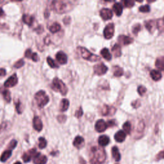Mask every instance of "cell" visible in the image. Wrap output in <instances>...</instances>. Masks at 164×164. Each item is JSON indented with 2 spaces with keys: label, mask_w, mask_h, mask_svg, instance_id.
Listing matches in <instances>:
<instances>
[{
  "label": "cell",
  "mask_w": 164,
  "mask_h": 164,
  "mask_svg": "<svg viewBox=\"0 0 164 164\" xmlns=\"http://www.w3.org/2000/svg\"><path fill=\"white\" fill-rule=\"evenodd\" d=\"M106 160V153L104 149L99 146L92 148L90 151V162L91 164H102Z\"/></svg>",
  "instance_id": "cell-1"
},
{
  "label": "cell",
  "mask_w": 164,
  "mask_h": 164,
  "mask_svg": "<svg viewBox=\"0 0 164 164\" xmlns=\"http://www.w3.org/2000/svg\"><path fill=\"white\" fill-rule=\"evenodd\" d=\"M52 9L58 14H64L71 11L73 5L69 2L54 1L51 3Z\"/></svg>",
  "instance_id": "cell-2"
},
{
  "label": "cell",
  "mask_w": 164,
  "mask_h": 164,
  "mask_svg": "<svg viewBox=\"0 0 164 164\" xmlns=\"http://www.w3.org/2000/svg\"><path fill=\"white\" fill-rule=\"evenodd\" d=\"M51 87L53 90L56 91V92H59L63 96L66 95L68 93V87L65 85V84L58 78H54L53 79Z\"/></svg>",
  "instance_id": "cell-3"
},
{
  "label": "cell",
  "mask_w": 164,
  "mask_h": 164,
  "mask_svg": "<svg viewBox=\"0 0 164 164\" xmlns=\"http://www.w3.org/2000/svg\"><path fill=\"white\" fill-rule=\"evenodd\" d=\"M35 99L37 101L38 106L40 108L46 106L50 101L49 96L43 90H40L35 94Z\"/></svg>",
  "instance_id": "cell-4"
},
{
  "label": "cell",
  "mask_w": 164,
  "mask_h": 164,
  "mask_svg": "<svg viewBox=\"0 0 164 164\" xmlns=\"http://www.w3.org/2000/svg\"><path fill=\"white\" fill-rule=\"evenodd\" d=\"M78 50L80 52L81 56L82 57V58H84L85 60H89V61L90 62H97L101 60L100 57L90 52L87 49H86V48L83 47H78Z\"/></svg>",
  "instance_id": "cell-5"
},
{
  "label": "cell",
  "mask_w": 164,
  "mask_h": 164,
  "mask_svg": "<svg viewBox=\"0 0 164 164\" xmlns=\"http://www.w3.org/2000/svg\"><path fill=\"white\" fill-rule=\"evenodd\" d=\"M115 32V26L113 23H110L105 28L103 31V35L106 39H110L113 37Z\"/></svg>",
  "instance_id": "cell-6"
},
{
  "label": "cell",
  "mask_w": 164,
  "mask_h": 164,
  "mask_svg": "<svg viewBox=\"0 0 164 164\" xmlns=\"http://www.w3.org/2000/svg\"><path fill=\"white\" fill-rule=\"evenodd\" d=\"M107 71L108 68L103 63H99L94 66V73L98 76H102L105 75Z\"/></svg>",
  "instance_id": "cell-7"
},
{
  "label": "cell",
  "mask_w": 164,
  "mask_h": 164,
  "mask_svg": "<svg viewBox=\"0 0 164 164\" xmlns=\"http://www.w3.org/2000/svg\"><path fill=\"white\" fill-rule=\"evenodd\" d=\"M18 83V78L16 74L12 75L9 79H7L4 83V87L5 88H10L16 86Z\"/></svg>",
  "instance_id": "cell-8"
},
{
  "label": "cell",
  "mask_w": 164,
  "mask_h": 164,
  "mask_svg": "<svg viewBox=\"0 0 164 164\" xmlns=\"http://www.w3.org/2000/svg\"><path fill=\"white\" fill-rule=\"evenodd\" d=\"M38 152L36 150V149H32L29 150L28 151H27L26 153H24V155L22 156V159L23 160V161L25 162V163L29 162L32 158H34L36 155H37Z\"/></svg>",
  "instance_id": "cell-9"
},
{
  "label": "cell",
  "mask_w": 164,
  "mask_h": 164,
  "mask_svg": "<svg viewBox=\"0 0 164 164\" xmlns=\"http://www.w3.org/2000/svg\"><path fill=\"white\" fill-rule=\"evenodd\" d=\"M116 111V109L114 107L110 106L107 105H104L101 108V113L104 116H107V115H113Z\"/></svg>",
  "instance_id": "cell-10"
},
{
  "label": "cell",
  "mask_w": 164,
  "mask_h": 164,
  "mask_svg": "<svg viewBox=\"0 0 164 164\" xmlns=\"http://www.w3.org/2000/svg\"><path fill=\"white\" fill-rule=\"evenodd\" d=\"M107 127H108L107 123L103 119L98 120L95 124L96 130L99 133L105 131L107 129Z\"/></svg>",
  "instance_id": "cell-11"
},
{
  "label": "cell",
  "mask_w": 164,
  "mask_h": 164,
  "mask_svg": "<svg viewBox=\"0 0 164 164\" xmlns=\"http://www.w3.org/2000/svg\"><path fill=\"white\" fill-rule=\"evenodd\" d=\"M100 16L103 20H109L113 16L112 11L109 9H103L100 10Z\"/></svg>",
  "instance_id": "cell-12"
},
{
  "label": "cell",
  "mask_w": 164,
  "mask_h": 164,
  "mask_svg": "<svg viewBox=\"0 0 164 164\" xmlns=\"http://www.w3.org/2000/svg\"><path fill=\"white\" fill-rule=\"evenodd\" d=\"M118 41L120 44L126 46L131 44L133 42V39L126 35H120L118 38Z\"/></svg>",
  "instance_id": "cell-13"
},
{
  "label": "cell",
  "mask_w": 164,
  "mask_h": 164,
  "mask_svg": "<svg viewBox=\"0 0 164 164\" xmlns=\"http://www.w3.org/2000/svg\"><path fill=\"white\" fill-rule=\"evenodd\" d=\"M47 161V157L45 155H42L40 153L33 158V162L35 164H46Z\"/></svg>",
  "instance_id": "cell-14"
},
{
  "label": "cell",
  "mask_w": 164,
  "mask_h": 164,
  "mask_svg": "<svg viewBox=\"0 0 164 164\" xmlns=\"http://www.w3.org/2000/svg\"><path fill=\"white\" fill-rule=\"evenodd\" d=\"M56 58L60 64H65L68 62V57L63 51H58L56 54Z\"/></svg>",
  "instance_id": "cell-15"
},
{
  "label": "cell",
  "mask_w": 164,
  "mask_h": 164,
  "mask_svg": "<svg viewBox=\"0 0 164 164\" xmlns=\"http://www.w3.org/2000/svg\"><path fill=\"white\" fill-rule=\"evenodd\" d=\"M33 126L34 129L37 131H40L42 130V128H43V124H42L41 119L37 116H35L33 118Z\"/></svg>",
  "instance_id": "cell-16"
},
{
  "label": "cell",
  "mask_w": 164,
  "mask_h": 164,
  "mask_svg": "<svg viewBox=\"0 0 164 164\" xmlns=\"http://www.w3.org/2000/svg\"><path fill=\"white\" fill-rule=\"evenodd\" d=\"M145 26L150 33H153L155 32V29L157 28H156V21H155L154 20H149L147 22H145Z\"/></svg>",
  "instance_id": "cell-17"
},
{
  "label": "cell",
  "mask_w": 164,
  "mask_h": 164,
  "mask_svg": "<svg viewBox=\"0 0 164 164\" xmlns=\"http://www.w3.org/2000/svg\"><path fill=\"white\" fill-rule=\"evenodd\" d=\"M126 137V134L125 132L123 130H119L118 131L114 136V138L115 141L117 142H123L125 141Z\"/></svg>",
  "instance_id": "cell-18"
},
{
  "label": "cell",
  "mask_w": 164,
  "mask_h": 164,
  "mask_svg": "<svg viewBox=\"0 0 164 164\" xmlns=\"http://www.w3.org/2000/svg\"><path fill=\"white\" fill-rule=\"evenodd\" d=\"M84 144H85L84 138L81 136H77L73 141V145L78 149L82 148L84 145Z\"/></svg>",
  "instance_id": "cell-19"
},
{
  "label": "cell",
  "mask_w": 164,
  "mask_h": 164,
  "mask_svg": "<svg viewBox=\"0 0 164 164\" xmlns=\"http://www.w3.org/2000/svg\"><path fill=\"white\" fill-rule=\"evenodd\" d=\"M0 94H1L4 99L7 101V103H10L11 101V96H10V91L5 88H0Z\"/></svg>",
  "instance_id": "cell-20"
},
{
  "label": "cell",
  "mask_w": 164,
  "mask_h": 164,
  "mask_svg": "<svg viewBox=\"0 0 164 164\" xmlns=\"http://www.w3.org/2000/svg\"><path fill=\"white\" fill-rule=\"evenodd\" d=\"M113 10L117 16H120L123 13V7L120 3H115L113 5Z\"/></svg>",
  "instance_id": "cell-21"
},
{
  "label": "cell",
  "mask_w": 164,
  "mask_h": 164,
  "mask_svg": "<svg viewBox=\"0 0 164 164\" xmlns=\"http://www.w3.org/2000/svg\"><path fill=\"white\" fill-rule=\"evenodd\" d=\"M110 143V138L106 135H101L98 138V144L101 147H104Z\"/></svg>",
  "instance_id": "cell-22"
},
{
  "label": "cell",
  "mask_w": 164,
  "mask_h": 164,
  "mask_svg": "<svg viewBox=\"0 0 164 164\" xmlns=\"http://www.w3.org/2000/svg\"><path fill=\"white\" fill-rule=\"evenodd\" d=\"M150 76L151 78L153 79L154 81H156V82L160 80L162 76L161 72L157 70H152L150 72Z\"/></svg>",
  "instance_id": "cell-23"
},
{
  "label": "cell",
  "mask_w": 164,
  "mask_h": 164,
  "mask_svg": "<svg viewBox=\"0 0 164 164\" xmlns=\"http://www.w3.org/2000/svg\"><path fill=\"white\" fill-rule=\"evenodd\" d=\"M23 21L29 26H31L33 25L34 21V17L32 16H30L28 14H24L23 16Z\"/></svg>",
  "instance_id": "cell-24"
},
{
  "label": "cell",
  "mask_w": 164,
  "mask_h": 164,
  "mask_svg": "<svg viewBox=\"0 0 164 164\" xmlns=\"http://www.w3.org/2000/svg\"><path fill=\"white\" fill-rule=\"evenodd\" d=\"M112 51L115 57H119L121 56V54H122V53H121V47L120 45L117 44H115L113 46L112 48Z\"/></svg>",
  "instance_id": "cell-25"
},
{
  "label": "cell",
  "mask_w": 164,
  "mask_h": 164,
  "mask_svg": "<svg viewBox=\"0 0 164 164\" xmlns=\"http://www.w3.org/2000/svg\"><path fill=\"white\" fill-rule=\"evenodd\" d=\"M155 65L157 69L159 70H164V57H161L158 58L156 60Z\"/></svg>",
  "instance_id": "cell-26"
},
{
  "label": "cell",
  "mask_w": 164,
  "mask_h": 164,
  "mask_svg": "<svg viewBox=\"0 0 164 164\" xmlns=\"http://www.w3.org/2000/svg\"><path fill=\"white\" fill-rule=\"evenodd\" d=\"M112 154L114 160L116 162H119L120 160V154L119 151L116 146H114L112 149Z\"/></svg>",
  "instance_id": "cell-27"
},
{
  "label": "cell",
  "mask_w": 164,
  "mask_h": 164,
  "mask_svg": "<svg viewBox=\"0 0 164 164\" xmlns=\"http://www.w3.org/2000/svg\"><path fill=\"white\" fill-rule=\"evenodd\" d=\"M101 54L103 58L105 60H108V61L112 59V54L107 48H103V49L101 51Z\"/></svg>",
  "instance_id": "cell-28"
},
{
  "label": "cell",
  "mask_w": 164,
  "mask_h": 164,
  "mask_svg": "<svg viewBox=\"0 0 164 164\" xmlns=\"http://www.w3.org/2000/svg\"><path fill=\"white\" fill-rule=\"evenodd\" d=\"M12 155V151L11 150H6L2 153L1 157H0V160L2 162H5Z\"/></svg>",
  "instance_id": "cell-29"
},
{
  "label": "cell",
  "mask_w": 164,
  "mask_h": 164,
  "mask_svg": "<svg viewBox=\"0 0 164 164\" xmlns=\"http://www.w3.org/2000/svg\"><path fill=\"white\" fill-rule=\"evenodd\" d=\"M60 29H61V26H60V25L58 23H54L52 25L49 27L50 31L53 33H55L59 32Z\"/></svg>",
  "instance_id": "cell-30"
},
{
  "label": "cell",
  "mask_w": 164,
  "mask_h": 164,
  "mask_svg": "<svg viewBox=\"0 0 164 164\" xmlns=\"http://www.w3.org/2000/svg\"><path fill=\"white\" fill-rule=\"evenodd\" d=\"M69 106V101L67 99H63L60 103V111L65 112L68 110Z\"/></svg>",
  "instance_id": "cell-31"
},
{
  "label": "cell",
  "mask_w": 164,
  "mask_h": 164,
  "mask_svg": "<svg viewBox=\"0 0 164 164\" xmlns=\"http://www.w3.org/2000/svg\"><path fill=\"white\" fill-rule=\"evenodd\" d=\"M156 28L160 33H164V18H161L156 21Z\"/></svg>",
  "instance_id": "cell-32"
},
{
  "label": "cell",
  "mask_w": 164,
  "mask_h": 164,
  "mask_svg": "<svg viewBox=\"0 0 164 164\" xmlns=\"http://www.w3.org/2000/svg\"><path fill=\"white\" fill-rule=\"evenodd\" d=\"M113 76L115 77H120L123 75L124 71L123 69L119 66H115L113 68Z\"/></svg>",
  "instance_id": "cell-33"
},
{
  "label": "cell",
  "mask_w": 164,
  "mask_h": 164,
  "mask_svg": "<svg viewBox=\"0 0 164 164\" xmlns=\"http://www.w3.org/2000/svg\"><path fill=\"white\" fill-rule=\"evenodd\" d=\"M123 128L125 133H127V134H130L131 131V123L128 121L126 122L123 125Z\"/></svg>",
  "instance_id": "cell-34"
},
{
  "label": "cell",
  "mask_w": 164,
  "mask_h": 164,
  "mask_svg": "<svg viewBox=\"0 0 164 164\" xmlns=\"http://www.w3.org/2000/svg\"><path fill=\"white\" fill-rule=\"evenodd\" d=\"M47 62L48 65H49L51 68H58V64L55 62H54V60L53 59H52L50 57H48L47 58Z\"/></svg>",
  "instance_id": "cell-35"
},
{
  "label": "cell",
  "mask_w": 164,
  "mask_h": 164,
  "mask_svg": "<svg viewBox=\"0 0 164 164\" xmlns=\"http://www.w3.org/2000/svg\"><path fill=\"white\" fill-rule=\"evenodd\" d=\"M39 148L40 149H44L46 147L47 145V141L46 140L44 137H40L39 138Z\"/></svg>",
  "instance_id": "cell-36"
},
{
  "label": "cell",
  "mask_w": 164,
  "mask_h": 164,
  "mask_svg": "<svg viewBox=\"0 0 164 164\" xmlns=\"http://www.w3.org/2000/svg\"><path fill=\"white\" fill-rule=\"evenodd\" d=\"M141 24H136V25H135L134 26H133L132 28V32L133 33L135 34V35H137V33L141 31Z\"/></svg>",
  "instance_id": "cell-37"
},
{
  "label": "cell",
  "mask_w": 164,
  "mask_h": 164,
  "mask_svg": "<svg viewBox=\"0 0 164 164\" xmlns=\"http://www.w3.org/2000/svg\"><path fill=\"white\" fill-rule=\"evenodd\" d=\"M139 11L141 12L144 13H147L149 12L150 11V7L148 5H145L144 6H141V7H139Z\"/></svg>",
  "instance_id": "cell-38"
},
{
  "label": "cell",
  "mask_w": 164,
  "mask_h": 164,
  "mask_svg": "<svg viewBox=\"0 0 164 164\" xmlns=\"http://www.w3.org/2000/svg\"><path fill=\"white\" fill-rule=\"evenodd\" d=\"M24 65H25V61H24L23 59H20L14 64V67L16 69H19L22 68Z\"/></svg>",
  "instance_id": "cell-39"
},
{
  "label": "cell",
  "mask_w": 164,
  "mask_h": 164,
  "mask_svg": "<svg viewBox=\"0 0 164 164\" xmlns=\"http://www.w3.org/2000/svg\"><path fill=\"white\" fill-rule=\"evenodd\" d=\"M16 111L17 112V113L19 114H21L22 112H23V108H22V105L21 103L20 102V101H18L16 104Z\"/></svg>",
  "instance_id": "cell-40"
},
{
  "label": "cell",
  "mask_w": 164,
  "mask_h": 164,
  "mask_svg": "<svg viewBox=\"0 0 164 164\" xmlns=\"http://www.w3.org/2000/svg\"><path fill=\"white\" fill-rule=\"evenodd\" d=\"M137 91L138 94L141 95V96H143L145 92H146L147 91V89L145 88V87H143V86H139L138 87V89H137Z\"/></svg>",
  "instance_id": "cell-41"
},
{
  "label": "cell",
  "mask_w": 164,
  "mask_h": 164,
  "mask_svg": "<svg viewBox=\"0 0 164 164\" xmlns=\"http://www.w3.org/2000/svg\"><path fill=\"white\" fill-rule=\"evenodd\" d=\"M124 5L126 8H131L135 5V2L133 1H124Z\"/></svg>",
  "instance_id": "cell-42"
},
{
  "label": "cell",
  "mask_w": 164,
  "mask_h": 164,
  "mask_svg": "<svg viewBox=\"0 0 164 164\" xmlns=\"http://www.w3.org/2000/svg\"><path fill=\"white\" fill-rule=\"evenodd\" d=\"M67 119V117L66 115H60L57 117V120L59 123H63L64 122H65V120Z\"/></svg>",
  "instance_id": "cell-43"
},
{
  "label": "cell",
  "mask_w": 164,
  "mask_h": 164,
  "mask_svg": "<svg viewBox=\"0 0 164 164\" xmlns=\"http://www.w3.org/2000/svg\"><path fill=\"white\" fill-rule=\"evenodd\" d=\"M83 110H82V107H80L78 108V110L76 111V113H75V117H77L78 119L79 118H80L82 115H83Z\"/></svg>",
  "instance_id": "cell-44"
},
{
  "label": "cell",
  "mask_w": 164,
  "mask_h": 164,
  "mask_svg": "<svg viewBox=\"0 0 164 164\" xmlns=\"http://www.w3.org/2000/svg\"><path fill=\"white\" fill-rule=\"evenodd\" d=\"M17 144V142L16 141V140H12V141L10 142V144H9L8 148L10 149V150L13 149H14L16 147Z\"/></svg>",
  "instance_id": "cell-45"
},
{
  "label": "cell",
  "mask_w": 164,
  "mask_h": 164,
  "mask_svg": "<svg viewBox=\"0 0 164 164\" xmlns=\"http://www.w3.org/2000/svg\"><path fill=\"white\" fill-rule=\"evenodd\" d=\"M162 159H164V150L160 152V153L156 156V160H160Z\"/></svg>",
  "instance_id": "cell-46"
},
{
  "label": "cell",
  "mask_w": 164,
  "mask_h": 164,
  "mask_svg": "<svg viewBox=\"0 0 164 164\" xmlns=\"http://www.w3.org/2000/svg\"><path fill=\"white\" fill-rule=\"evenodd\" d=\"M32 54H33V53L32 52V50H30V49L27 50L26 51L25 53V57H26V58H32Z\"/></svg>",
  "instance_id": "cell-47"
},
{
  "label": "cell",
  "mask_w": 164,
  "mask_h": 164,
  "mask_svg": "<svg viewBox=\"0 0 164 164\" xmlns=\"http://www.w3.org/2000/svg\"><path fill=\"white\" fill-rule=\"evenodd\" d=\"M131 106L135 108H138L140 106H141V101H140V100H136L135 101H133L132 103H131Z\"/></svg>",
  "instance_id": "cell-48"
},
{
  "label": "cell",
  "mask_w": 164,
  "mask_h": 164,
  "mask_svg": "<svg viewBox=\"0 0 164 164\" xmlns=\"http://www.w3.org/2000/svg\"><path fill=\"white\" fill-rule=\"evenodd\" d=\"M31 59L32 60H33L34 62H37L38 60H39V57L37 55V54L36 53H33V54H32V57Z\"/></svg>",
  "instance_id": "cell-49"
},
{
  "label": "cell",
  "mask_w": 164,
  "mask_h": 164,
  "mask_svg": "<svg viewBox=\"0 0 164 164\" xmlns=\"http://www.w3.org/2000/svg\"><path fill=\"white\" fill-rule=\"evenodd\" d=\"M106 123H107L108 127H112V126H113L115 125V122L114 120H108Z\"/></svg>",
  "instance_id": "cell-50"
},
{
  "label": "cell",
  "mask_w": 164,
  "mask_h": 164,
  "mask_svg": "<svg viewBox=\"0 0 164 164\" xmlns=\"http://www.w3.org/2000/svg\"><path fill=\"white\" fill-rule=\"evenodd\" d=\"M6 75V71L5 69L0 68V76H5Z\"/></svg>",
  "instance_id": "cell-51"
},
{
  "label": "cell",
  "mask_w": 164,
  "mask_h": 164,
  "mask_svg": "<svg viewBox=\"0 0 164 164\" xmlns=\"http://www.w3.org/2000/svg\"><path fill=\"white\" fill-rule=\"evenodd\" d=\"M70 17H66L65 19H64V23L65 24H66V25H68V24H69L70 23Z\"/></svg>",
  "instance_id": "cell-52"
},
{
  "label": "cell",
  "mask_w": 164,
  "mask_h": 164,
  "mask_svg": "<svg viewBox=\"0 0 164 164\" xmlns=\"http://www.w3.org/2000/svg\"><path fill=\"white\" fill-rule=\"evenodd\" d=\"M4 16H5L4 11H3V10L1 7H0V18L3 17Z\"/></svg>",
  "instance_id": "cell-53"
},
{
  "label": "cell",
  "mask_w": 164,
  "mask_h": 164,
  "mask_svg": "<svg viewBox=\"0 0 164 164\" xmlns=\"http://www.w3.org/2000/svg\"><path fill=\"white\" fill-rule=\"evenodd\" d=\"M14 164H22L21 162H16Z\"/></svg>",
  "instance_id": "cell-54"
},
{
  "label": "cell",
  "mask_w": 164,
  "mask_h": 164,
  "mask_svg": "<svg viewBox=\"0 0 164 164\" xmlns=\"http://www.w3.org/2000/svg\"><path fill=\"white\" fill-rule=\"evenodd\" d=\"M0 130H1V126H0Z\"/></svg>",
  "instance_id": "cell-55"
}]
</instances>
